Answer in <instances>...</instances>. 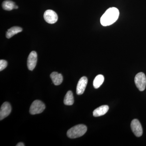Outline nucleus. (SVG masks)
<instances>
[{
    "label": "nucleus",
    "instance_id": "39448f33",
    "mask_svg": "<svg viewBox=\"0 0 146 146\" xmlns=\"http://www.w3.org/2000/svg\"><path fill=\"white\" fill-rule=\"evenodd\" d=\"M45 21L49 24H53L56 23L58 17L57 14L54 11L48 9L45 11L44 15Z\"/></svg>",
    "mask_w": 146,
    "mask_h": 146
},
{
    "label": "nucleus",
    "instance_id": "1a4fd4ad",
    "mask_svg": "<svg viewBox=\"0 0 146 146\" xmlns=\"http://www.w3.org/2000/svg\"><path fill=\"white\" fill-rule=\"evenodd\" d=\"M88 83V79L83 76L79 80L76 87V94L78 95H82L85 91Z\"/></svg>",
    "mask_w": 146,
    "mask_h": 146
},
{
    "label": "nucleus",
    "instance_id": "f8f14e48",
    "mask_svg": "<svg viewBox=\"0 0 146 146\" xmlns=\"http://www.w3.org/2000/svg\"><path fill=\"white\" fill-rule=\"evenodd\" d=\"M23 31L22 28L19 27H13L7 30L6 33V36L8 39L11 38L13 35L18 34L19 33Z\"/></svg>",
    "mask_w": 146,
    "mask_h": 146
},
{
    "label": "nucleus",
    "instance_id": "2eb2a0df",
    "mask_svg": "<svg viewBox=\"0 0 146 146\" xmlns=\"http://www.w3.org/2000/svg\"><path fill=\"white\" fill-rule=\"evenodd\" d=\"M104 80V77L102 75L100 74L96 77L93 82V85L95 89H98L101 86Z\"/></svg>",
    "mask_w": 146,
    "mask_h": 146
},
{
    "label": "nucleus",
    "instance_id": "4468645a",
    "mask_svg": "<svg viewBox=\"0 0 146 146\" xmlns=\"http://www.w3.org/2000/svg\"><path fill=\"white\" fill-rule=\"evenodd\" d=\"M74 99L72 92L68 91L65 95L64 100V103L65 105L71 106L74 104Z\"/></svg>",
    "mask_w": 146,
    "mask_h": 146
},
{
    "label": "nucleus",
    "instance_id": "f3484780",
    "mask_svg": "<svg viewBox=\"0 0 146 146\" xmlns=\"http://www.w3.org/2000/svg\"><path fill=\"white\" fill-rule=\"evenodd\" d=\"M16 146H25V144L23 143H19L16 145Z\"/></svg>",
    "mask_w": 146,
    "mask_h": 146
},
{
    "label": "nucleus",
    "instance_id": "7ed1b4c3",
    "mask_svg": "<svg viewBox=\"0 0 146 146\" xmlns=\"http://www.w3.org/2000/svg\"><path fill=\"white\" fill-rule=\"evenodd\" d=\"M45 108L46 107L44 103L39 100H36L34 101L31 106L29 110L30 113L32 115L40 114L44 111Z\"/></svg>",
    "mask_w": 146,
    "mask_h": 146
},
{
    "label": "nucleus",
    "instance_id": "20e7f679",
    "mask_svg": "<svg viewBox=\"0 0 146 146\" xmlns=\"http://www.w3.org/2000/svg\"><path fill=\"white\" fill-rule=\"evenodd\" d=\"M134 82L136 87L139 91H143L145 89L146 77L144 73L140 72L137 74L134 78Z\"/></svg>",
    "mask_w": 146,
    "mask_h": 146
},
{
    "label": "nucleus",
    "instance_id": "f03ea898",
    "mask_svg": "<svg viewBox=\"0 0 146 146\" xmlns=\"http://www.w3.org/2000/svg\"><path fill=\"white\" fill-rule=\"evenodd\" d=\"M87 131V127L83 124L78 125L71 128L67 132V136L69 138L74 139L83 136Z\"/></svg>",
    "mask_w": 146,
    "mask_h": 146
},
{
    "label": "nucleus",
    "instance_id": "6e6552de",
    "mask_svg": "<svg viewBox=\"0 0 146 146\" xmlns=\"http://www.w3.org/2000/svg\"><path fill=\"white\" fill-rule=\"evenodd\" d=\"M11 105L8 102H5L1 106L0 110V120H2L7 117L11 112Z\"/></svg>",
    "mask_w": 146,
    "mask_h": 146
},
{
    "label": "nucleus",
    "instance_id": "ddd939ff",
    "mask_svg": "<svg viewBox=\"0 0 146 146\" xmlns=\"http://www.w3.org/2000/svg\"><path fill=\"white\" fill-rule=\"evenodd\" d=\"M2 6L4 10L9 11L13 9H17L18 8V6L16 5L15 3L9 0H7L3 2Z\"/></svg>",
    "mask_w": 146,
    "mask_h": 146
},
{
    "label": "nucleus",
    "instance_id": "f257e3e1",
    "mask_svg": "<svg viewBox=\"0 0 146 146\" xmlns=\"http://www.w3.org/2000/svg\"><path fill=\"white\" fill-rule=\"evenodd\" d=\"M119 16V11L116 7H110L106 11L100 19L102 25L106 27L110 25L117 20Z\"/></svg>",
    "mask_w": 146,
    "mask_h": 146
},
{
    "label": "nucleus",
    "instance_id": "9d476101",
    "mask_svg": "<svg viewBox=\"0 0 146 146\" xmlns=\"http://www.w3.org/2000/svg\"><path fill=\"white\" fill-rule=\"evenodd\" d=\"M53 83L55 85L58 86L62 83L63 81V76L61 74L57 72H53L50 75Z\"/></svg>",
    "mask_w": 146,
    "mask_h": 146
},
{
    "label": "nucleus",
    "instance_id": "0eeeda50",
    "mask_svg": "<svg viewBox=\"0 0 146 146\" xmlns=\"http://www.w3.org/2000/svg\"><path fill=\"white\" fill-rule=\"evenodd\" d=\"M37 60V54L36 52L32 51L29 55L27 59V67L29 70L33 71L35 68Z\"/></svg>",
    "mask_w": 146,
    "mask_h": 146
},
{
    "label": "nucleus",
    "instance_id": "423d86ee",
    "mask_svg": "<svg viewBox=\"0 0 146 146\" xmlns=\"http://www.w3.org/2000/svg\"><path fill=\"white\" fill-rule=\"evenodd\" d=\"M131 127L134 135L137 137H140L143 135V128L141 123L137 119L132 120L131 123Z\"/></svg>",
    "mask_w": 146,
    "mask_h": 146
},
{
    "label": "nucleus",
    "instance_id": "9b49d317",
    "mask_svg": "<svg viewBox=\"0 0 146 146\" xmlns=\"http://www.w3.org/2000/svg\"><path fill=\"white\" fill-rule=\"evenodd\" d=\"M108 110H109V107L108 106H102L94 110L93 112V115L95 117L102 116L107 113Z\"/></svg>",
    "mask_w": 146,
    "mask_h": 146
},
{
    "label": "nucleus",
    "instance_id": "dca6fc26",
    "mask_svg": "<svg viewBox=\"0 0 146 146\" xmlns=\"http://www.w3.org/2000/svg\"><path fill=\"white\" fill-rule=\"evenodd\" d=\"M7 65V62L5 60H0V71H2L6 68Z\"/></svg>",
    "mask_w": 146,
    "mask_h": 146
}]
</instances>
